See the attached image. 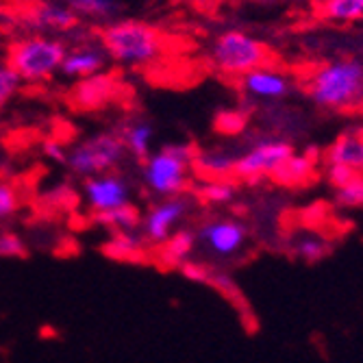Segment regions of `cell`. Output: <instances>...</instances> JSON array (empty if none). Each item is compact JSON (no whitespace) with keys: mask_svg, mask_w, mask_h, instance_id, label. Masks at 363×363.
Here are the masks:
<instances>
[{"mask_svg":"<svg viewBox=\"0 0 363 363\" xmlns=\"http://www.w3.org/2000/svg\"><path fill=\"white\" fill-rule=\"evenodd\" d=\"M320 11L333 24L363 22V0H322Z\"/></svg>","mask_w":363,"mask_h":363,"instance_id":"19","label":"cell"},{"mask_svg":"<svg viewBox=\"0 0 363 363\" xmlns=\"http://www.w3.org/2000/svg\"><path fill=\"white\" fill-rule=\"evenodd\" d=\"M235 185L228 179H220V181H205L198 189L201 198L209 205H228L235 198Z\"/></svg>","mask_w":363,"mask_h":363,"instance_id":"24","label":"cell"},{"mask_svg":"<svg viewBox=\"0 0 363 363\" xmlns=\"http://www.w3.org/2000/svg\"><path fill=\"white\" fill-rule=\"evenodd\" d=\"M26 22L38 30H59L68 33L79 26V16L68 7L59 3H35L26 11Z\"/></svg>","mask_w":363,"mask_h":363,"instance_id":"14","label":"cell"},{"mask_svg":"<svg viewBox=\"0 0 363 363\" xmlns=\"http://www.w3.org/2000/svg\"><path fill=\"white\" fill-rule=\"evenodd\" d=\"M68 7L79 18H91V20H111L120 5L116 0H68Z\"/></svg>","mask_w":363,"mask_h":363,"instance_id":"22","label":"cell"},{"mask_svg":"<svg viewBox=\"0 0 363 363\" xmlns=\"http://www.w3.org/2000/svg\"><path fill=\"white\" fill-rule=\"evenodd\" d=\"M196 248V235L187 228H177L174 233L161 244L163 259H166L170 266H181V263L189 261Z\"/></svg>","mask_w":363,"mask_h":363,"instance_id":"20","label":"cell"},{"mask_svg":"<svg viewBox=\"0 0 363 363\" xmlns=\"http://www.w3.org/2000/svg\"><path fill=\"white\" fill-rule=\"evenodd\" d=\"M24 255V242L11 230H0V259H16Z\"/></svg>","mask_w":363,"mask_h":363,"instance_id":"30","label":"cell"},{"mask_svg":"<svg viewBox=\"0 0 363 363\" xmlns=\"http://www.w3.org/2000/svg\"><path fill=\"white\" fill-rule=\"evenodd\" d=\"M328 163H340L357 174H363V128H348L326 152Z\"/></svg>","mask_w":363,"mask_h":363,"instance_id":"15","label":"cell"},{"mask_svg":"<svg viewBox=\"0 0 363 363\" xmlns=\"http://www.w3.org/2000/svg\"><path fill=\"white\" fill-rule=\"evenodd\" d=\"M270 59L272 52L266 44L238 28L220 33L211 46L213 68L230 79H242L250 70L270 65Z\"/></svg>","mask_w":363,"mask_h":363,"instance_id":"5","label":"cell"},{"mask_svg":"<svg viewBox=\"0 0 363 363\" xmlns=\"http://www.w3.org/2000/svg\"><path fill=\"white\" fill-rule=\"evenodd\" d=\"M354 177H357L354 170H350V168H346V166H340V163H328V166H326V181L331 183L335 189L344 187V185L350 183Z\"/></svg>","mask_w":363,"mask_h":363,"instance_id":"31","label":"cell"},{"mask_svg":"<svg viewBox=\"0 0 363 363\" xmlns=\"http://www.w3.org/2000/svg\"><path fill=\"white\" fill-rule=\"evenodd\" d=\"M18 209H20L18 189L7 181H0V222L13 218L18 213Z\"/></svg>","mask_w":363,"mask_h":363,"instance_id":"29","label":"cell"},{"mask_svg":"<svg viewBox=\"0 0 363 363\" xmlns=\"http://www.w3.org/2000/svg\"><path fill=\"white\" fill-rule=\"evenodd\" d=\"M120 138L124 142L126 152H130L133 157L144 161L150 155V146H152V140H155V128L144 120H135L133 124H128L122 130Z\"/></svg>","mask_w":363,"mask_h":363,"instance_id":"18","label":"cell"},{"mask_svg":"<svg viewBox=\"0 0 363 363\" xmlns=\"http://www.w3.org/2000/svg\"><path fill=\"white\" fill-rule=\"evenodd\" d=\"M107 52L103 46H94V44H83L74 46L72 50H65V57L61 61L59 72L68 79H87L91 74H98L105 70L107 65Z\"/></svg>","mask_w":363,"mask_h":363,"instance_id":"13","label":"cell"},{"mask_svg":"<svg viewBox=\"0 0 363 363\" xmlns=\"http://www.w3.org/2000/svg\"><path fill=\"white\" fill-rule=\"evenodd\" d=\"M307 94L324 109L357 107L363 101V59L344 57L322 63L307 81Z\"/></svg>","mask_w":363,"mask_h":363,"instance_id":"2","label":"cell"},{"mask_svg":"<svg viewBox=\"0 0 363 363\" xmlns=\"http://www.w3.org/2000/svg\"><path fill=\"white\" fill-rule=\"evenodd\" d=\"M315 170V159L311 155H291L283 166L272 174V179L281 185L296 187V185H305Z\"/></svg>","mask_w":363,"mask_h":363,"instance_id":"17","label":"cell"},{"mask_svg":"<svg viewBox=\"0 0 363 363\" xmlns=\"http://www.w3.org/2000/svg\"><path fill=\"white\" fill-rule=\"evenodd\" d=\"M85 203L94 213H105L130 203V187L126 179L116 172H103L89 177L83 187Z\"/></svg>","mask_w":363,"mask_h":363,"instance_id":"10","label":"cell"},{"mask_svg":"<svg viewBox=\"0 0 363 363\" xmlns=\"http://www.w3.org/2000/svg\"><path fill=\"white\" fill-rule=\"evenodd\" d=\"M65 44L48 35H28L13 40L7 46L5 63L18 74L22 83L40 85L52 79L65 57Z\"/></svg>","mask_w":363,"mask_h":363,"instance_id":"3","label":"cell"},{"mask_svg":"<svg viewBox=\"0 0 363 363\" xmlns=\"http://www.w3.org/2000/svg\"><path fill=\"white\" fill-rule=\"evenodd\" d=\"M3 3H5V0H0V5H3Z\"/></svg>","mask_w":363,"mask_h":363,"instance_id":"33","label":"cell"},{"mask_svg":"<svg viewBox=\"0 0 363 363\" xmlns=\"http://www.w3.org/2000/svg\"><path fill=\"white\" fill-rule=\"evenodd\" d=\"M335 198H337V203L346 209L363 207V174H357L350 183L340 187Z\"/></svg>","mask_w":363,"mask_h":363,"instance_id":"26","label":"cell"},{"mask_svg":"<svg viewBox=\"0 0 363 363\" xmlns=\"http://www.w3.org/2000/svg\"><path fill=\"white\" fill-rule=\"evenodd\" d=\"M213 126L222 135H238L246 126V116L240 111H220L213 120Z\"/></svg>","mask_w":363,"mask_h":363,"instance_id":"28","label":"cell"},{"mask_svg":"<svg viewBox=\"0 0 363 363\" xmlns=\"http://www.w3.org/2000/svg\"><path fill=\"white\" fill-rule=\"evenodd\" d=\"M291 155H294V148L283 140L259 142L235 159V177L244 181L272 177Z\"/></svg>","mask_w":363,"mask_h":363,"instance_id":"8","label":"cell"},{"mask_svg":"<svg viewBox=\"0 0 363 363\" xmlns=\"http://www.w3.org/2000/svg\"><path fill=\"white\" fill-rule=\"evenodd\" d=\"M291 252L307 263H313V261H320L328 252V242L320 238L318 233H303L294 240Z\"/></svg>","mask_w":363,"mask_h":363,"instance_id":"23","label":"cell"},{"mask_svg":"<svg viewBox=\"0 0 363 363\" xmlns=\"http://www.w3.org/2000/svg\"><path fill=\"white\" fill-rule=\"evenodd\" d=\"M240 81L244 94L255 101H281L291 89V81L281 70H274L270 65H261L257 70H250Z\"/></svg>","mask_w":363,"mask_h":363,"instance_id":"12","label":"cell"},{"mask_svg":"<svg viewBox=\"0 0 363 363\" xmlns=\"http://www.w3.org/2000/svg\"><path fill=\"white\" fill-rule=\"evenodd\" d=\"M124 155L126 148L118 133H96L68 150L65 166L74 174L89 179L103 172H113L122 163Z\"/></svg>","mask_w":363,"mask_h":363,"instance_id":"6","label":"cell"},{"mask_svg":"<svg viewBox=\"0 0 363 363\" xmlns=\"http://www.w3.org/2000/svg\"><path fill=\"white\" fill-rule=\"evenodd\" d=\"M196 246L216 259H230L244 250L248 242V226L233 218H213L196 230Z\"/></svg>","mask_w":363,"mask_h":363,"instance_id":"7","label":"cell"},{"mask_svg":"<svg viewBox=\"0 0 363 363\" xmlns=\"http://www.w3.org/2000/svg\"><path fill=\"white\" fill-rule=\"evenodd\" d=\"M122 85L116 74L98 72L87 79H79L70 89V107L79 111H98L116 101Z\"/></svg>","mask_w":363,"mask_h":363,"instance_id":"11","label":"cell"},{"mask_svg":"<svg viewBox=\"0 0 363 363\" xmlns=\"http://www.w3.org/2000/svg\"><path fill=\"white\" fill-rule=\"evenodd\" d=\"M194 172L205 181H220L235 177V157L228 150L211 148L194 155Z\"/></svg>","mask_w":363,"mask_h":363,"instance_id":"16","label":"cell"},{"mask_svg":"<svg viewBox=\"0 0 363 363\" xmlns=\"http://www.w3.org/2000/svg\"><path fill=\"white\" fill-rule=\"evenodd\" d=\"M22 81L18 74L9 68L7 63H0V109H5L20 89Z\"/></svg>","mask_w":363,"mask_h":363,"instance_id":"27","label":"cell"},{"mask_svg":"<svg viewBox=\"0 0 363 363\" xmlns=\"http://www.w3.org/2000/svg\"><path fill=\"white\" fill-rule=\"evenodd\" d=\"M196 150L187 144H170L144 159V185L159 198L181 196L189 187Z\"/></svg>","mask_w":363,"mask_h":363,"instance_id":"4","label":"cell"},{"mask_svg":"<svg viewBox=\"0 0 363 363\" xmlns=\"http://www.w3.org/2000/svg\"><path fill=\"white\" fill-rule=\"evenodd\" d=\"M101 46L109 59L126 68H146L166 52L168 40L142 20H116L101 30Z\"/></svg>","mask_w":363,"mask_h":363,"instance_id":"1","label":"cell"},{"mask_svg":"<svg viewBox=\"0 0 363 363\" xmlns=\"http://www.w3.org/2000/svg\"><path fill=\"white\" fill-rule=\"evenodd\" d=\"M42 148H44V155H46L48 159H52V161H57V163H65V157H68V150H65V146H63L59 140L48 138V140H44Z\"/></svg>","mask_w":363,"mask_h":363,"instance_id":"32","label":"cell"},{"mask_svg":"<svg viewBox=\"0 0 363 363\" xmlns=\"http://www.w3.org/2000/svg\"><path fill=\"white\" fill-rule=\"evenodd\" d=\"M94 220L105 228L116 230V233H126V230H133L135 226H140L142 216L133 205L128 203L124 207H118V209H111L105 213H94Z\"/></svg>","mask_w":363,"mask_h":363,"instance_id":"21","label":"cell"},{"mask_svg":"<svg viewBox=\"0 0 363 363\" xmlns=\"http://www.w3.org/2000/svg\"><path fill=\"white\" fill-rule=\"evenodd\" d=\"M107 252L116 259H133L142 252V238L133 235L130 230L126 233H116L107 244Z\"/></svg>","mask_w":363,"mask_h":363,"instance_id":"25","label":"cell"},{"mask_svg":"<svg viewBox=\"0 0 363 363\" xmlns=\"http://www.w3.org/2000/svg\"><path fill=\"white\" fill-rule=\"evenodd\" d=\"M187 213H189V201L183 194L161 198V201L152 205L148 213L140 220L146 242L161 246L181 226Z\"/></svg>","mask_w":363,"mask_h":363,"instance_id":"9","label":"cell"}]
</instances>
